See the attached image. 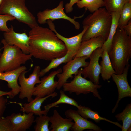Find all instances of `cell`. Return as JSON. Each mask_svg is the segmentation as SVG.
Listing matches in <instances>:
<instances>
[{"label":"cell","instance_id":"cell-1","mask_svg":"<svg viewBox=\"0 0 131 131\" xmlns=\"http://www.w3.org/2000/svg\"><path fill=\"white\" fill-rule=\"evenodd\" d=\"M28 36L30 54L36 58L51 61L67 52L64 43L49 28L35 26L31 29Z\"/></svg>","mask_w":131,"mask_h":131},{"label":"cell","instance_id":"cell-2","mask_svg":"<svg viewBox=\"0 0 131 131\" xmlns=\"http://www.w3.org/2000/svg\"><path fill=\"white\" fill-rule=\"evenodd\" d=\"M108 52L116 74H121L131 57V36L123 27H117Z\"/></svg>","mask_w":131,"mask_h":131},{"label":"cell","instance_id":"cell-3","mask_svg":"<svg viewBox=\"0 0 131 131\" xmlns=\"http://www.w3.org/2000/svg\"><path fill=\"white\" fill-rule=\"evenodd\" d=\"M112 23L111 14L105 8H100L88 15L82 21L83 27L87 26L82 41L101 36L106 40Z\"/></svg>","mask_w":131,"mask_h":131},{"label":"cell","instance_id":"cell-4","mask_svg":"<svg viewBox=\"0 0 131 131\" xmlns=\"http://www.w3.org/2000/svg\"><path fill=\"white\" fill-rule=\"evenodd\" d=\"M0 14L10 16L31 29L39 25L35 17L26 6L25 0H3Z\"/></svg>","mask_w":131,"mask_h":131},{"label":"cell","instance_id":"cell-5","mask_svg":"<svg viewBox=\"0 0 131 131\" xmlns=\"http://www.w3.org/2000/svg\"><path fill=\"white\" fill-rule=\"evenodd\" d=\"M1 42L3 51L0 57V72L15 70L31 59V55L25 54L17 46L8 44L4 39Z\"/></svg>","mask_w":131,"mask_h":131},{"label":"cell","instance_id":"cell-6","mask_svg":"<svg viewBox=\"0 0 131 131\" xmlns=\"http://www.w3.org/2000/svg\"><path fill=\"white\" fill-rule=\"evenodd\" d=\"M82 69H79L78 74L75 75L73 80L63 85V90L65 92H68L70 93H75L77 95L92 92L94 96L101 100V98L98 89L100 88L102 86L95 84L90 80L82 77L81 75Z\"/></svg>","mask_w":131,"mask_h":131},{"label":"cell","instance_id":"cell-7","mask_svg":"<svg viewBox=\"0 0 131 131\" xmlns=\"http://www.w3.org/2000/svg\"><path fill=\"white\" fill-rule=\"evenodd\" d=\"M40 71V66H36L28 78L25 77V74L28 71H24L20 74L18 79L21 89L19 96L20 99H23L27 98L28 102L33 99L32 96L35 90V86L41 82L39 79Z\"/></svg>","mask_w":131,"mask_h":131},{"label":"cell","instance_id":"cell-8","mask_svg":"<svg viewBox=\"0 0 131 131\" xmlns=\"http://www.w3.org/2000/svg\"><path fill=\"white\" fill-rule=\"evenodd\" d=\"M63 5V1H61L57 7L52 9H47L42 11L38 12L37 15L38 23L41 24H44L46 23L48 20L53 21L57 19H63L70 22L74 25L75 29L79 30L80 28V25L75 19L82 17L84 14L79 16H74L73 18H71L65 13Z\"/></svg>","mask_w":131,"mask_h":131},{"label":"cell","instance_id":"cell-9","mask_svg":"<svg viewBox=\"0 0 131 131\" xmlns=\"http://www.w3.org/2000/svg\"><path fill=\"white\" fill-rule=\"evenodd\" d=\"M89 58L88 56H84L75 58L64 65L62 72L56 75L58 79L56 89H60L69 78H72L73 75H77L80 68L87 66L89 62L86 60Z\"/></svg>","mask_w":131,"mask_h":131},{"label":"cell","instance_id":"cell-10","mask_svg":"<svg viewBox=\"0 0 131 131\" xmlns=\"http://www.w3.org/2000/svg\"><path fill=\"white\" fill-rule=\"evenodd\" d=\"M103 51L101 48H98L94 51L90 57V61L88 65L82 69V74L84 77L89 78L96 85L100 83L101 69L99 61Z\"/></svg>","mask_w":131,"mask_h":131},{"label":"cell","instance_id":"cell-11","mask_svg":"<svg viewBox=\"0 0 131 131\" xmlns=\"http://www.w3.org/2000/svg\"><path fill=\"white\" fill-rule=\"evenodd\" d=\"M62 71V69L60 68L42 78L41 82L35 87L33 96L42 98L54 92L57 84V81L54 80L57 74Z\"/></svg>","mask_w":131,"mask_h":131},{"label":"cell","instance_id":"cell-12","mask_svg":"<svg viewBox=\"0 0 131 131\" xmlns=\"http://www.w3.org/2000/svg\"><path fill=\"white\" fill-rule=\"evenodd\" d=\"M9 29L8 31L3 33V39L9 45L17 46L24 54H30L29 38L26 32L25 31L22 33H16L12 25Z\"/></svg>","mask_w":131,"mask_h":131},{"label":"cell","instance_id":"cell-13","mask_svg":"<svg viewBox=\"0 0 131 131\" xmlns=\"http://www.w3.org/2000/svg\"><path fill=\"white\" fill-rule=\"evenodd\" d=\"M129 64L125 67L121 74H114L112 76V80L117 86L118 92V97L115 106L112 110L114 113L117 108L120 101L123 98L126 97H131V88L127 80V76L130 68Z\"/></svg>","mask_w":131,"mask_h":131},{"label":"cell","instance_id":"cell-14","mask_svg":"<svg viewBox=\"0 0 131 131\" xmlns=\"http://www.w3.org/2000/svg\"><path fill=\"white\" fill-rule=\"evenodd\" d=\"M66 117L71 118L74 121L71 129L74 131H82L86 129L96 131H101L102 129L91 121H88L82 116L77 111L72 109L66 110L65 112Z\"/></svg>","mask_w":131,"mask_h":131},{"label":"cell","instance_id":"cell-15","mask_svg":"<svg viewBox=\"0 0 131 131\" xmlns=\"http://www.w3.org/2000/svg\"><path fill=\"white\" fill-rule=\"evenodd\" d=\"M25 66H21L19 68L13 70L4 72H0V80L6 81L8 87L11 89L9 98L12 99L18 95L20 90V87L18 81L21 73L26 70Z\"/></svg>","mask_w":131,"mask_h":131},{"label":"cell","instance_id":"cell-16","mask_svg":"<svg viewBox=\"0 0 131 131\" xmlns=\"http://www.w3.org/2000/svg\"><path fill=\"white\" fill-rule=\"evenodd\" d=\"M52 21L50 20L47 21L46 23L48 24L49 29L54 32L57 36L64 43L67 51H71L76 54L80 46L83 36L88 27H83V30L78 34L67 38L63 36L57 31Z\"/></svg>","mask_w":131,"mask_h":131},{"label":"cell","instance_id":"cell-17","mask_svg":"<svg viewBox=\"0 0 131 131\" xmlns=\"http://www.w3.org/2000/svg\"><path fill=\"white\" fill-rule=\"evenodd\" d=\"M34 114L32 112L13 113L7 116L13 125L14 131H25L31 127L35 122Z\"/></svg>","mask_w":131,"mask_h":131},{"label":"cell","instance_id":"cell-18","mask_svg":"<svg viewBox=\"0 0 131 131\" xmlns=\"http://www.w3.org/2000/svg\"><path fill=\"white\" fill-rule=\"evenodd\" d=\"M106 40L103 37L99 36L82 41L80 47L73 59L84 56L90 57L96 49L102 47Z\"/></svg>","mask_w":131,"mask_h":131},{"label":"cell","instance_id":"cell-19","mask_svg":"<svg viewBox=\"0 0 131 131\" xmlns=\"http://www.w3.org/2000/svg\"><path fill=\"white\" fill-rule=\"evenodd\" d=\"M57 95V93L54 92L52 94L43 97L36 96L34 99L28 103L23 104L20 110L23 113H28L32 112L35 115L39 116L43 115H47L48 111L45 110H42L41 108L42 103L48 98L51 97L53 98Z\"/></svg>","mask_w":131,"mask_h":131},{"label":"cell","instance_id":"cell-20","mask_svg":"<svg viewBox=\"0 0 131 131\" xmlns=\"http://www.w3.org/2000/svg\"><path fill=\"white\" fill-rule=\"evenodd\" d=\"M73 120L71 118H63L55 109L53 115L49 116V122L51 124L49 129L51 131H70L74 123Z\"/></svg>","mask_w":131,"mask_h":131},{"label":"cell","instance_id":"cell-21","mask_svg":"<svg viewBox=\"0 0 131 131\" xmlns=\"http://www.w3.org/2000/svg\"><path fill=\"white\" fill-rule=\"evenodd\" d=\"M101 57L102 60L100 64V74L103 80H107L111 77L113 74H116V73L113 68L108 51L103 50Z\"/></svg>","mask_w":131,"mask_h":131},{"label":"cell","instance_id":"cell-22","mask_svg":"<svg viewBox=\"0 0 131 131\" xmlns=\"http://www.w3.org/2000/svg\"><path fill=\"white\" fill-rule=\"evenodd\" d=\"M80 108L77 110L79 114L83 118L87 119L93 120L96 123H99L101 120H104L112 123L121 129L122 126L117 122H114L105 118L100 116L97 111H94L90 108L79 105Z\"/></svg>","mask_w":131,"mask_h":131},{"label":"cell","instance_id":"cell-23","mask_svg":"<svg viewBox=\"0 0 131 131\" xmlns=\"http://www.w3.org/2000/svg\"><path fill=\"white\" fill-rule=\"evenodd\" d=\"M76 54L71 51L67 50L66 53L64 56L51 60L50 62L46 67L41 70L40 77L43 76L51 69L57 68L60 64L63 63L66 64L73 59Z\"/></svg>","mask_w":131,"mask_h":131},{"label":"cell","instance_id":"cell-24","mask_svg":"<svg viewBox=\"0 0 131 131\" xmlns=\"http://www.w3.org/2000/svg\"><path fill=\"white\" fill-rule=\"evenodd\" d=\"M120 12H116L112 13V23L108 35L101 47L102 49L108 51L111 47L112 41L118 26Z\"/></svg>","mask_w":131,"mask_h":131},{"label":"cell","instance_id":"cell-25","mask_svg":"<svg viewBox=\"0 0 131 131\" xmlns=\"http://www.w3.org/2000/svg\"><path fill=\"white\" fill-rule=\"evenodd\" d=\"M118 121H121L123 124L122 131H130L131 130V103L128 104L123 111L115 116Z\"/></svg>","mask_w":131,"mask_h":131},{"label":"cell","instance_id":"cell-26","mask_svg":"<svg viewBox=\"0 0 131 131\" xmlns=\"http://www.w3.org/2000/svg\"><path fill=\"white\" fill-rule=\"evenodd\" d=\"M62 104L72 105L76 107L77 109L80 108L79 105L75 100L67 96L63 90H61L59 99L55 102L45 106L44 107V110L49 111L51 108L55 107L59 104Z\"/></svg>","mask_w":131,"mask_h":131},{"label":"cell","instance_id":"cell-27","mask_svg":"<svg viewBox=\"0 0 131 131\" xmlns=\"http://www.w3.org/2000/svg\"><path fill=\"white\" fill-rule=\"evenodd\" d=\"M104 0H81L77 3L79 8H84L92 13L104 6Z\"/></svg>","mask_w":131,"mask_h":131},{"label":"cell","instance_id":"cell-28","mask_svg":"<svg viewBox=\"0 0 131 131\" xmlns=\"http://www.w3.org/2000/svg\"><path fill=\"white\" fill-rule=\"evenodd\" d=\"M104 6L110 14L116 12H121L127 2H131V0H104Z\"/></svg>","mask_w":131,"mask_h":131},{"label":"cell","instance_id":"cell-29","mask_svg":"<svg viewBox=\"0 0 131 131\" xmlns=\"http://www.w3.org/2000/svg\"><path fill=\"white\" fill-rule=\"evenodd\" d=\"M131 19V2L126 3L120 13L118 27H123Z\"/></svg>","mask_w":131,"mask_h":131},{"label":"cell","instance_id":"cell-30","mask_svg":"<svg viewBox=\"0 0 131 131\" xmlns=\"http://www.w3.org/2000/svg\"><path fill=\"white\" fill-rule=\"evenodd\" d=\"M36 124L34 127L35 131H49L48 127L49 116L47 115L39 116L35 120Z\"/></svg>","mask_w":131,"mask_h":131},{"label":"cell","instance_id":"cell-31","mask_svg":"<svg viewBox=\"0 0 131 131\" xmlns=\"http://www.w3.org/2000/svg\"><path fill=\"white\" fill-rule=\"evenodd\" d=\"M15 19L14 17L10 16L0 14V31L4 32L8 31L9 29L7 25V22Z\"/></svg>","mask_w":131,"mask_h":131},{"label":"cell","instance_id":"cell-32","mask_svg":"<svg viewBox=\"0 0 131 131\" xmlns=\"http://www.w3.org/2000/svg\"><path fill=\"white\" fill-rule=\"evenodd\" d=\"M0 131H14L12 124L7 116L0 119Z\"/></svg>","mask_w":131,"mask_h":131},{"label":"cell","instance_id":"cell-33","mask_svg":"<svg viewBox=\"0 0 131 131\" xmlns=\"http://www.w3.org/2000/svg\"><path fill=\"white\" fill-rule=\"evenodd\" d=\"M3 96L0 95V119L3 117L8 101L7 99L5 98Z\"/></svg>","mask_w":131,"mask_h":131},{"label":"cell","instance_id":"cell-34","mask_svg":"<svg viewBox=\"0 0 131 131\" xmlns=\"http://www.w3.org/2000/svg\"><path fill=\"white\" fill-rule=\"evenodd\" d=\"M81 0H70L69 3H67L65 5V9L66 13L71 12L73 10V6Z\"/></svg>","mask_w":131,"mask_h":131},{"label":"cell","instance_id":"cell-35","mask_svg":"<svg viewBox=\"0 0 131 131\" xmlns=\"http://www.w3.org/2000/svg\"><path fill=\"white\" fill-rule=\"evenodd\" d=\"M123 28L127 34L129 36H131V19Z\"/></svg>","mask_w":131,"mask_h":131},{"label":"cell","instance_id":"cell-36","mask_svg":"<svg viewBox=\"0 0 131 131\" xmlns=\"http://www.w3.org/2000/svg\"><path fill=\"white\" fill-rule=\"evenodd\" d=\"M10 94V92L4 91L0 90V95L4 96L8 95L9 96Z\"/></svg>","mask_w":131,"mask_h":131},{"label":"cell","instance_id":"cell-37","mask_svg":"<svg viewBox=\"0 0 131 131\" xmlns=\"http://www.w3.org/2000/svg\"><path fill=\"white\" fill-rule=\"evenodd\" d=\"M2 49H0V57L2 53H1V51L2 50Z\"/></svg>","mask_w":131,"mask_h":131},{"label":"cell","instance_id":"cell-38","mask_svg":"<svg viewBox=\"0 0 131 131\" xmlns=\"http://www.w3.org/2000/svg\"><path fill=\"white\" fill-rule=\"evenodd\" d=\"M3 0H0V6Z\"/></svg>","mask_w":131,"mask_h":131}]
</instances>
